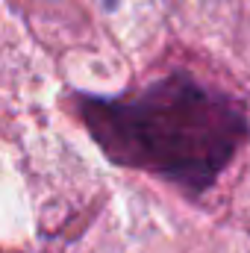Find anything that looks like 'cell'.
I'll return each mask as SVG.
<instances>
[{
  "label": "cell",
  "mask_w": 250,
  "mask_h": 253,
  "mask_svg": "<svg viewBox=\"0 0 250 253\" xmlns=\"http://www.w3.org/2000/svg\"><path fill=\"white\" fill-rule=\"evenodd\" d=\"M109 147L186 186H206L248 135L236 100L191 80H165L109 109Z\"/></svg>",
  "instance_id": "1"
}]
</instances>
